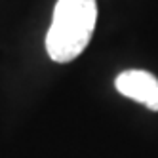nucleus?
<instances>
[{
    "instance_id": "f257e3e1",
    "label": "nucleus",
    "mask_w": 158,
    "mask_h": 158,
    "mask_svg": "<svg viewBox=\"0 0 158 158\" xmlns=\"http://www.w3.org/2000/svg\"><path fill=\"white\" fill-rule=\"evenodd\" d=\"M97 21L95 0H57L46 35V52L55 63L78 57L94 35Z\"/></svg>"
},
{
    "instance_id": "f03ea898",
    "label": "nucleus",
    "mask_w": 158,
    "mask_h": 158,
    "mask_svg": "<svg viewBox=\"0 0 158 158\" xmlns=\"http://www.w3.org/2000/svg\"><path fill=\"white\" fill-rule=\"evenodd\" d=\"M116 89L137 103H143L147 109L158 110V78L147 71H124L114 80Z\"/></svg>"
}]
</instances>
